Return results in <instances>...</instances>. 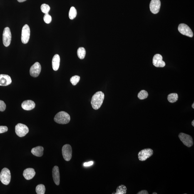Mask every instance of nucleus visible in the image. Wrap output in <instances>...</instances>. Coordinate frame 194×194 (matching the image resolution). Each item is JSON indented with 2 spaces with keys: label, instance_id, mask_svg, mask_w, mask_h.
Here are the masks:
<instances>
[{
  "label": "nucleus",
  "instance_id": "obj_1",
  "mask_svg": "<svg viewBox=\"0 0 194 194\" xmlns=\"http://www.w3.org/2000/svg\"><path fill=\"white\" fill-rule=\"evenodd\" d=\"M104 96V93L101 91L97 92L93 95L91 99V104L93 109H99L103 104Z\"/></svg>",
  "mask_w": 194,
  "mask_h": 194
},
{
  "label": "nucleus",
  "instance_id": "obj_2",
  "mask_svg": "<svg viewBox=\"0 0 194 194\" xmlns=\"http://www.w3.org/2000/svg\"><path fill=\"white\" fill-rule=\"evenodd\" d=\"M70 117L68 114L66 112L61 111L55 115L54 120L56 122L59 124H67L70 121Z\"/></svg>",
  "mask_w": 194,
  "mask_h": 194
},
{
  "label": "nucleus",
  "instance_id": "obj_3",
  "mask_svg": "<svg viewBox=\"0 0 194 194\" xmlns=\"http://www.w3.org/2000/svg\"><path fill=\"white\" fill-rule=\"evenodd\" d=\"M0 180L3 184L7 185H9L11 180L10 171L7 168H4L1 170L0 173Z\"/></svg>",
  "mask_w": 194,
  "mask_h": 194
},
{
  "label": "nucleus",
  "instance_id": "obj_4",
  "mask_svg": "<svg viewBox=\"0 0 194 194\" xmlns=\"http://www.w3.org/2000/svg\"><path fill=\"white\" fill-rule=\"evenodd\" d=\"M15 132L18 136L22 138L27 134L29 132V129L26 125L18 123L15 127Z\"/></svg>",
  "mask_w": 194,
  "mask_h": 194
},
{
  "label": "nucleus",
  "instance_id": "obj_5",
  "mask_svg": "<svg viewBox=\"0 0 194 194\" xmlns=\"http://www.w3.org/2000/svg\"><path fill=\"white\" fill-rule=\"evenodd\" d=\"M179 138L184 145L190 148L193 144V138L190 135L181 133L179 135Z\"/></svg>",
  "mask_w": 194,
  "mask_h": 194
},
{
  "label": "nucleus",
  "instance_id": "obj_6",
  "mask_svg": "<svg viewBox=\"0 0 194 194\" xmlns=\"http://www.w3.org/2000/svg\"><path fill=\"white\" fill-rule=\"evenodd\" d=\"M30 35V30L29 26L28 25L23 26L21 33V41L24 44L28 43Z\"/></svg>",
  "mask_w": 194,
  "mask_h": 194
},
{
  "label": "nucleus",
  "instance_id": "obj_7",
  "mask_svg": "<svg viewBox=\"0 0 194 194\" xmlns=\"http://www.w3.org/2000/svg\"><path fill=\"white\" fill-rule=\"evenodd\" d=\"M12 35L10 30L8 27L4 28L3 34V44L6 47L9 46L11 41Z\"/></svg>",
  "mask_w": 194,
  "mask_h": 194
},
{
  "label": "nucleus",
  "instance_id": "obj_8",
  "mask_svg": "<svg viewBox=\"0 0 194 194\" xmlns=\"http://www.w3.org/2000/svg\"><path fill=\"white\" fill-rule=\"evenodd\" d=\"M153 151L151 148H146L142 150L138 153L139 160L144 161L153 155Z\"/></svg>",
  "mask_w": 194,
  "mask_h": 194
},
{
  "label": "nucleus",
  "instance_id": "obj_9",
  "mask_svg": "<svg viewBox=\"0 0 194 194\" xmlns=\"http://www.w3.org/2000/svg\"><path fill=\"white\" fill-rule=\"evenodd\" d=\"M72 148L71 145L66 144L62 148V153L63 158L66 161H69L72 157Z\"/></svg>",
  "mask_w": 194,
  "mask_h": 194
},
{
  "label": "nucleus",
  "instance_id": "obj_10",
  "mask_svg": "<svg viewBox=\"0 0 194 194\" xmlns=\"http://www.w3.org/2000/svg\"><path fill=\"white\" fill-rule=\"evenodd\" d=\"M178 30L181 34L190 38L193 37V32L187 25L184 23L180 24L178 26Z\"/></svg>",
  "mask_w": 194,
  "mask_h": 194
},
{
  "label": "nucleus",
  "instance_id": "obj_11",
  "mask_svg": "<svg viewBox=\"0 0 194 194\" xmlns=\"http://www.w3.org/2000/svg\"><path fill=\"white\" fill-rule=\"evenodd\" d=\"M41 69V64L38 62H36L31 67L30 71V74L31 76L36 77L39 76Z\"/></svg>",
  "mask_w": 194,
  "mask_h": 194
},
{
  "label": "nucleus",
  "instance_id": "obj_12",
  "mask_svg": "<svg viewBox=\"0 0 194 194\" xmlns=\"http://www.w3.org/2000/svg\"><path fill=\"white\" fill-rule=\"evenodd\" d=\"M160 6V0H151L150 4V11L153 14H157L159 12Z\"/></svg>",
  "mask_w": 194,
  "mask_h": 194
},
{
  "label": "nucleus",
  "instance_id": "obj_13",
  "mask_svg": "<svg viewBox=\"0 0 194 194\" xmlns=\"http://www.w3.org/2000/svg\"><path fill=\"white\" fill-rule=\"evenodd\" d=\"M153 64L156 67H164L165 66V63L163 60V57L160 54H156L154 56Z\"/></svg>",
  "mask_w": 194,
  "mask_h": 194
},
{
  "label": "nucleus",
  "instance_id": "obj_14",
  "mask_svg": "<svg viewBox=\"0 0 194 194\" xmlns=\"http://www.w3.org/2000/svg\"><path fill=\"white\" fill-rule=\"evenodd\" d=\"M11 83V78L9 76L7 75H0V86H7Z\"/></svg>",
  "mask_w": 194,
  "mask_h": 194
},
{
  "label": "nucleus",
  "instance_id": "obj_15",
  "mask_svg": "<svg viewBox=\"0 0 194 194\" xmlns=\"http://www.w3.org/2000/svg\"><path fill=\"white\" fill-rule=\"evenodd\" d=\"M52 174L53 180L56 185H59L60 181V173L59 168L55 166L53 169Z\"/></svg>",
  "mask_w": 194,
  "mask_h": 194
},
{
  "label": "nucleus",
  "instance_id": "obj_16",
  "mask_svg": "<svg viewBox=\"0 0 194 194\" xmlns=\"http://www.w3.org/2000/svg\"><path fill=\"white\" fill-rule=\"evenodd\" d=\"M22 107L26 110H30L33 109L35 106V104L31 100H26L22 104Z\"/></svg>",
  "mask_w": 194,
  "mask_h": 194
},
{
  "label": "nucleus",
  "instance_id": "obj_17",
  "mask_svg": "<svg viewBox=\"0 0 194 194\" xmlns=\"http://www.w3.org/2000/svg\"><path fill=\"white\" fill-rule=\"evenodd\" d=\"M34 169L31 168H27L24 170L23 172V176L26 180H31L35 175Z\"/></svg>",
  "mask_w": 194,
  "mask_h": 194
},
{
  "label": "nucleus",
  "instance_id": "obj_18",
  "mask_svg": "<svg viewBox=\"0 0 194 194\" xmlns=\"http://www.w3.org/2000/svg\"><path fill=\"white\" fill-rule=\"evenodd\" d=\"M60 62V58L59 55H55L53 58L52 61V64L53 70L57 71L59 69Z\"/></svg>",
  "mask_w": 194,
  "mask_h": 194
},
{
  "label": "nucleus",
  "instance_id": "obj_19",
  "mask_svg": "<svg viewBox=\"0 0 194 194\" xmlns=\"http://www.w3.org/2000/svg\"><path fill=\"white\" fill-rule=\"evenodd\" d=\"M43 148L42 146H37L31 150V152L33 155L37 157H41L43 155Z\"/></svg>",
  "mask_w": 194,
  "mask_h": 194
},
{
  "label": "nucleus",
  "instance_id": "obj_20",
  "mask_svg": "<svg viewBox=\"0 0 194 194\" xmlns=\"http://www.w3.org/2000/svg\"><path fill=\"white\" fill-rule=\"evenodd\" d=\"M78 56L80 59H83L85 58L86 54V50L83 47H80L77 50Z\"/></svg>",
  "mask_w": 194,
  "mask_h": 194
},
{
  "label": "nucleus",
  "instance_id": "obj_21",
  "mask_svg": "<svg viewBox=\"0 0 194 194\" xmlns=\"http://www.w3.org/2000/svg\"><path fill=\"white\" fill-rule=\"evenodd\" d=\"M178 95L176 93H172L169 94L168 96V101L170 103H174L178 100Z\"/></svg>",
  "mask_w": 194,
  "mask_h": 194
},
{
  "label": "nucleus",
  "instance_id": "obj_22",
  "mask_svg": "<svg viewBox=\"0 0 194 194\" xmlns=\"http://www.w3.org/2000/svg\"><path fill=\"white\" fill-rule=\"evenodd\" d=\"M126 187L124 185H121L118 186L117 188L116 192L115 194H125L127 193Z\"/></svg>",
  "mask_w": 194,
  "mask_h": 194
},
{
  "label": "nucleus",
  "instance_id": "obj_23",
  "mask_svg": "<svg viewBox=\"0 0 194 194\" xmlns=\"http://www.w3.org/2000/svg\"><path fill=\"white\" fill-rule=\"evenodd\" d=\"M77 15V12L76 8L74 7H72L70 8L69 13V17L70 19L73 20L76 18Z\"/></svg>",
  "mask_w": 194,
  "mask_h": 194
},
{
  "label": "nucleus",
  "instance_id": "obj_24",
  "mask_svg": "<svg viewBox=\"0 0 194 194\" xmlns=\"http://www.w3.org/2000/svg\"><path fill=\"white\" fill-rule=\"evenodd\" d=\"M36 191L38 194H44L46 191V188L44 185L42 184L36 186Z\"/></svg>",
  "mask_w": 194,
  "mask_h": 194
},
{
  "label": "nucleus",
  "instance_id": "obj_25",
  "mask_svg": "<svg viewBox=\"0 0 194 194\" xmlns=\"http://www.w3.org/2000/svg\"><path fill=\"white\" fill-rule=\"evenodd\" d=\"M148 95L147 91L145 90H142L138 93V97L140 100H144L148 98Z\"/></svg>",
  "mask_w": 194,
  "mask_h": 194
},
{
  "label": "nucleus",
  "instance_id": "obj_26",
  "mask_svg": "<svg viewBox=\"0 0 194 194\" xmlns=\"http://www.w3.org/2000/svg\"><path fill=\"white\" fill-rule=\"evenodd\" d=\"M51 9L50 6L48 4H43L41 5V9L42 12L45 14H48Z\"/></svg>",
  "mask_w": 194,
  "mask_h": 194
},
{
  "label": "nucleus",
  "instance_id": "obj_27",
  "mask_svg": "<svg viewBox=\"0 0 194 194\" xmlns=\"http://www.w3.org/2000/svg\"><path fill=\"white\" fill-rule=\"evenodd\" d=\"M80 79V77L78 76H74L72 77L70 79V82L73 86H75L77 84Z\"/></svg>",
  "mask_w": 194,
  "mask_h": 194
},
{
  "label": "nucleus",
  "instance_id": "obj_28",
  "mask_svg": "<svg viewBox=\"0 0 194 194\" xmlns=\"http://www.w3.org/2000/svg\"><path fill=\"white\" fill-rule=\"evenodd\" d=\"M43 20H44L45 22L47 23V24L50 23L51 22L52 20L51 16L48 13L45 14L44 17H43Z\"/></svg>",
  "mask_w": 194,
  "mask_h": 194
},
{
  "label": "nucleus",
  "instance_id": "obj_29",
  "mask_svg": "<svg viewBox=\"0 0 194 194\" xmlns=\"http://www.w3.org/2000/svg\"><path fill=\"white\" fill-rule=\"evenodd\" d=\"M6 104L2 100H0V111H3L6 110Z\"/></svg>",
  "mask_w": 194,
  "mask_h": 194
},
{
  "label": "nucleus",
  "instance_id": "obj_30",
  "mask_svg": "<svg viewBox=\"0 0 194 194\" xmlns=\"http://www.w3.org/2000/svg\"><path fill=\"white\" fill-rule=\"evenodd\" d=\"M8 128L6 126H0V133H2L7 132Z\"/></svg>",
  "mask_w": 194,
  "mask_h": 194
},
{
  "label": "nucleus",
  "instance_id": "obj_31",
  "mask_svg": "<svg viewBox=\"0 0 194 194\" xmlns=\"http://www.w3.org/2000/svg\"><path fill=\"white\" fill-rule=\"evenodd\" d=\"M93 162L92 161L87 162V163H85L83 164V165L85 166H89L93 165Z\"/></svg>",
  "mask_w": 194,
  "mask_h": 194
},
{
  "label": "nucleus",
  "instance_id": "obj_32",
  "mask_svg": "<svg viewBox=\"0 0 194 194\" xmlns=\"http://www.w3.org/2000/svg\"><path fill=\"white\" fill-rule=\"evenodd\" d=\"M148 191H147L146 190H141L139 192H138V194H148Z\"/></svg>",
  "mask_w": 194,
  "mask_h": 194
},
{
  "label": "nucleus",
  "instance_id": "obj_33",
  "mask_svg": "<svg viewBox=\"0 0 194 194\" xmlns=\"http://www.w3.org/2000/svg\"><path fill=\"white\" fill-rule=\"evenodd\" d=\"M26 0H17V1L19 2H23L24 1H26Z\"/></svg>",
  "mask_w": 194,
  "mask_h": 194
},
{
  "label": "nucleus",
  "instance_id": "obj_34",
  "mask_svg": "<svg viewBox=\"0 0 194 194\" xmlns=\"http://www.w3.org/2000/svg\"><path fill=\"white\" fill-rule=\"evenodd\" d=\"M192 125H193V126H194V120H193V121H192Z\"/></svg>",
  "mask_w": 194,
  "mask_h": 194
},
{
  "label": "nucleus",
  "instance_id": "obj_35",
  "mask_svg": "<svg viewBox=\"0 0 194 194\" xmlns=\"http://www.w3.org/2000/svg\"><path fill=\"white\" fill-rule=\"evenodd\" d=\"M194 103L192 105V107L193 108H194Z\"/></svg>",
  "mask_w": 194,
  "mask_h": 194
},
{
  "label": "nucleus",
  "instance_id": "obj_36",
  "mask_svg": "<svg viewBox=\"0 0 194 194\" xmlns=\"http://www.w3.org/2000/svg\"><path fill=\"white\" fill-rule=\"evenodd\" d=\"M153 194H157V193H156V192H154V193H153Z\"/></svg>",
  "mask_w": 194,
  "mask_h": 194
}]
</instances>
